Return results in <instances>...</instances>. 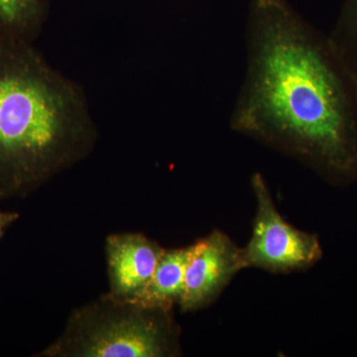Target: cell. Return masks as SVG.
Listing matches in <instances>:
<instances>
[{"mask_svg": "<svg viewBox=\"0 0 357 357\" xmlns=\"http://www.w3.org/2000/svg\"><path fill=\"white\" fill-rule=\"evenodd\" d=\"M230 128L333 183L357 177V91L330 37L283 0H255Z\"/></svg>", "mask_w": 357, "mask_h": 357, "instance_id": "1", "label": "cell"}, {"mask_svg": "<svg viewBox=\"0 0 357 357\" xmlns=\"http://www.w3.org/2000/svg\"><path fill=\"white\" fill-rule=\"evenodd\" d=\"M172 311L105 294L73 312L65 332L38 356L166 357L180 352Z\"/></svg>", "mask_w": 357, "mask_h": 357, "instance_id": "3", "label": "cell"}, {"mask_svg": "<svg viewBox=\"0 0 357 357\" xmlns=\"http://www.w3.org/2000/svg\"><path fill=\"white\" fill-rule=\"evenodd\" d=\"M251 185L257 208L250 239L241 248L244 268L290 273L316 264L323 255L318 236L297 229L284 220L260 174L253 176Z\"/></svg>", "mask_w": 357, "mask_h": 357, "instance_id": "4", "label": "cell"}, {"mask_svg": "<svg viewBox=\"0 0 357 357\" xmlns=\"http://www.w3.org/2000/svg\"><path fill=\"white\" fill-rule=\"evenodd\" d=\"M20 220V213L14 211H0V239L4 236L6 230Z\"/></svg>", "mask_w": 357, "mask_h": 357, "instance_id": "10", "label": "cell"}, {"mask_svg": "<svg viewBox=\"0 0 357 357\" xmlns=\"http://www.w3.org/2000/svg\"><path fill=\"white\" fill-rule=\"evenodd\" d=\"M331 42L357 91V0H347Z\"/></svg>", "mask_w": 357, "mask_h": 357, "instance_id": "9", "label": "cell"}, {"mask_svg": "<svg viewBox=\"0 0 357 357\" xmlns=\"http://www.w3.org/2000/svg\"><path fill=\"white\" fill-rule=\"evenodd\" d=\"M192 248L184 291L178 302L183 314L210 306L234 275L244 269L241 248L222 231L215 230L192 244Z\"/></svg>", "mask_w": 357, "mask_h": 357, "instance_id": "5", "label": "cell"}, {"mask_svg": "<svg viewBox=\"0 0 357 357\" xmlns=\"http://www.w3.org/2000/svg\"><path fill=\"white\" fill-rule=\"evenodd\" d=\"M165 248L142 234H112L105 241L109 296L132 302L147 287Z\"/></svg>", "mask_w": 357, "mask_h": 357, "instance_id": "6", "label": "cell"}, {"mask_svg": "<svg viewBox=\"0 0 357 357\" xmlns=\"http://www.w3.org/2000/svg\"><path fill=\"white\" fill-rule=\"evenodd\" d=\"M96 130L83 91L33 41L0 32V203L86 158Z\"/></svg>", "mask_w": 357, "mask_h": 357, "instance_id": "2", "label": "cell"}, {"mask_svg": "<svg viewBox=\"0 0 357 357\" xmlns=\"http://www.w3.org/2000/svg\"><path fill=\"white\" fill-rule=\"evenodd\" d=\"M49 0H0V32L33 41L43 27Z\"/></svg>", "mask_w": 357, "mask_h": 357, "instance_id": "8", "label": "cell"}, {"mask_svg": "<svg viewBox=\"0 0 357 357\" xmlns=\"http://www.w3.org/2000/svg\"><path fill=\"white\" fill-rule=\"evenodd\" d=\"M192 245L165 249L151 280L132 303L145 307L172 311L178 305L183 291L185 269L192 255Z\"/></svg>", "mask_w": 357, "mask_h": 357, "instance_id": "7", "label": "cell"}]
</instances>
